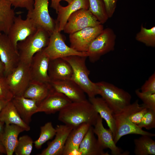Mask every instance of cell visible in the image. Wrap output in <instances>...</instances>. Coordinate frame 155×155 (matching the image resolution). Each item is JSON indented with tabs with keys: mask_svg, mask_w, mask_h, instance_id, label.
I'll return each instance as SVG.
<instances>
[{
	"mask_svg": "<svg viewBox=\"0 0 155 155\" xmlns=\"http://www.w3.org/2000/svg\"><path fill=\"white\" fill-rule=\"evenodd\" d=\"M98 115L92 104L86 99L72 102L59 111L58 119L74 128L83 123L94 126Z\"/></svg>",
	"mask_w": 155,
	"mask_h": 155,
	"instance_id": "cell-1",
	"label": "cell"
},
{
	"mask_svg": "<svg viewBox=\"0 0 155 155\" xmlns=\"http://www.w3.org/2000/svg\"><path fill=\"white\" fill-rule=\"evenodd\" d=\"M144 105L140 104L138 100L130 103L120 112L113 113L116 132L114 140L116 144L123 136L130 134L147 135L150 137L154 136V133L145 131L137 125L133 123L129 120V117L133 113L142 108Z\"/></svg>",
	"mask_w": 155,
	"mask_h": 155,
	"instance_id": "cell-2",
	"label": "cell"
},
{
	"mask_svg": "<svg viewBox=\"0 0 155 155\" xmlns=\"http://www.w3.org/2000/svg\"><path fill=\"white\" fill-rule=\"evenodd\" d=\"M86 56L73 55L62 57L71 65L73 70L71 80L75 82L81 88L89 98L98 95L96 83L89 79L90 71L86 63Z\"/></svg>",
	"mask_w": 155,
	"mask_h": 155,
	"instance_id": "cell-3",
	"label": "cell"
},
{
	"mask_svg": "<svg viewBox=\"0 0 155 155\" xmlns=\"http://www.w3.org/2000/svg\"><path fill=\"white\" fill-rule=\"evenodd\" d=\"M99 95L112 110L117 113L131 103V96L127 92L104 81L96 83Z\"/></svg>",
	"mask_w": 155,
	"mask_h": 155,
	"instance_id": "cell-4",
	"label": "cell"
},
{
	"mask_svg": "<svg viewBox=\"0 0 155 155\" xmlns=\"http://www.w3.org/2000/svg\"><path fill=\"white\" fill-rule=\"evenodd\" d=\"M50 35L45 30L39 28L34 34L18 42L17 48L20 61L30 65L34 55L47 46Z\"/></svg>",
	"mask_w": 155,
	"mask_h": 155,
	"instance_id": "cell-5",
	"label": "cell"
},
{
	"mask_svg": "<svg viewBox=\"0 0 155 155\" xmlns=\"http://www.w3.org/2000/svg\"><path fill=\"white\" fill-rule=\"evenodd\" d=\"M116 36L113 30L108 28L91 43L86 53L90 61L94 63L103 55L114 50Z\"/></svg>",
	"mask_w": 155,
	"mask_h": 155,
	"instance_id": "cell-6",
	"label": "cell"
},
{
	"mask_svg": "<svg viewBox=\"0 0 155 155\" xmlns=\"http://www.w3.org/2000/svg\"><path fill=\"white\" fill-rule=\"evenodd\" d=\"M49 0H34L33 8L28 11L26 17L30 19L38 29L41 28L51 34L56 28V21L49 11Z\"/></svg>",
	"mask_w": 155,
	"mask_h": 155,
	"instance_id": "cell-7",
	"label": "cell"
},
{
	"mask_svg": "<svg viewBox=\"0 0 155 155\" xmlns=\"http://www.w3.org/2000/svg\"><path fill=\"white\" fill-rule=\"evenodd\" d=\"M29 67L20 61L13 71L5 77L14 96H22L31 80Z\"/></svg>",
	"mask_w": 155,
	"mask_h": 155,
	"instance_id": "cell-8",
	"label": "cell"
},
{
	"mask_svg": "<svg viewBox=\"0 0 155 155\" xmlns=\"http://www.w3.org/2000/svg\"><path fill=\"white\" fill-rule=\"evenodd\" d=\"M56 27L50 35L49 43L43 50L50 59L73 55L86 56V52L77 51L67 46L60 33Z\"/></svg>",
	"mask_w": 155,
	"mask_h": 155,
	"instance_id": "cell-9",
	"label": "cell"
},
{
	"mask_svg": "<svg viewBox=\"0 0 155 155\" xmlns=\"http://www.w3.org/2000/svg\"><path fill=\"white\" fill-rule=\"evenodd\" d=\"M101 24L88 9H80L72 13L68 18L63 30L69 34L88 27Z\"/></svg>",
	"mask_w": 155,
	"mask_h": 155,
	"instance_id": "cell-10",
	"label": "cell"
},
{
	"mask_svg": "<svg viewBox=\"0 0 155 155\" xmlns=\"http://www.w3.org/2000/svg\"><path fill=\"white\" fill-rule=\"evenodd\" d=\"M102 24L88 27L69 34L70 47L80 52H86L92 41L103 30Z\"/></svg>",
	"mask_w": 155,
	"mask_h": 155,
	"instance_id": "cell-11",
	"label": "cell"
},
{
	"mask_svg": "<svg viewBox=\"0 0 155 155\" xmlns=\"http://www.w3.org/2000/svg\"><path fill=\"white\" fill-rule=\"evenodd\" d=\"M0 58L5 67V76L18 65L20 58L17 49L7 35L0 32Z\"/></svg>",
	"mask_w": 155,
	"mask_h": 155,
	"instance_id": "cell-12",
	"label": "cell"
},
{
	"mask_svg": "<svg viewBox=\"0 0 155 155\" xmlns=\"http://www.w3.org/2000/svg\"><path fill=\"white\" fill-rule=\"evenodd\" d=\"M37 29L30 19L26 17L24 20L20 15H19L15 16L7 35L12 43L17 48L18 42L35 33Z\"/></svg>",
	"mask_w": 155,
	"mask_h": 155,
	"instance_id": "cell-13",
	"label": "cell"
},
{
	"mask_svg": "<svg viewBox=\"0 0 155 155\" xmlns=\"http://www.w3.org/2000/svg\"><path fill=\"white\" fill-rule=\"evenodd\" d=\"M50 60L43 49L34 55L29 67L31 80L46 83L50 82L48 74Z\"/></svg>",
	"mask_w": 155,
	"mask_h": 155,
	"instance_id": "cell-14",
	"label": "cell"
},
{
	"mask_svg": "<svg viewBox=\"0 0 155 155\" xmlns=\"http://www.w3.org/2000/svg\"><path fill=\"white\" fill-rule=\"evenodd\" d=\"M72 102L63 94L51 88L47 96L38 105L36 113L50 114L60 111Z\"/></svg>",
	"mask_w": 155,
	"mask_h": 155,
	"instance_id": "cell-15",
	"label": "cell"
},
{
	"mask_svg": "<svg viewBox=\"0 0 155 155\" xmlns=\"http://www.w3.org/2000/svg\"><path fill=\"white\" fill-rule=\"evenodd\" d=\"M93 131L97 136V140L100 145L104 149L109 148L113 155H127L128 152H123L115 143L113 134L109 129L104 127L102 123V119L99 115L96 123L94 126Z\"/></svg>",
	"mask_w": 155,
	"mask_h": 155,
	"instance_id": "cell-16",
	"label": "cell"
},
{
	"mask_svg": "<svg viewBox=\"0 0 155 155\" xmlns=\"http://www.w3.org/2000/svg\"><path fill=\"white\" fill-rule=\"evenodd\" d=\"M51 89L62 93L72 102H78L86 100L85 93L75 82L71 79L51 81Z\"/></svg>",
	"mask_w": 155,
	"mask_h": 155,
	"instance_id": "cell-17",
	"label": "cell"
},
{
	"mask_svg": "<svg viewBox=\"0 0 155 155\" xmlns=\"http://www.w3.org/2000/svg\"><path fill=\"white\" fill-rule=\"evenodd\" d=\"M73 127L66 125H57L55 137L49 143L47 147L39 155H62L65 143L69 133Z\"/></svg>",
	"mask_w": 155,
	"mask_h": 155,
	"instance_id": "cell-18",
	"label": "cell"
},
{
	"mask_svg": "<svg viewBox=\"0 0 155 155\" xmlns=\"http://www.w3.org/2000/svg\"><path fill=\"white\" fill-rule=\"evenodd\" d=\"M88 0H73L66 6L59 5L57 13V16L56 21V27L60 32L63 31L70 16L80 9H88Z\"/></svg>",
	"mask_w": 155,
	"mask_h": 155,
	"instance_id": "cell-19",
	"label": "cell"
},
{
	"mask_svg": "<svg viewBox=\"0 0 155 155\" xmlns=\"http://www.w3.org/2000/svg\"><path fill=\"white\" fill-rule=\"evenodd\" d=\"M91 126L83 123L72 130L67 137L62 155H78L80 145Z\"/></svg>",
	"mask_w": 155,
	"mask_h": 155,
	"instance_id": "cell-20",
	"label": "cell"
},
{
	"mask_svg": "<svg viewBox=\"0 0 155 155\" xmlns=\"http://www.w3.org/2000/svg\"><path fill=\"white\" fill-rule=\"evenodd\" d=\"M73 73L71 65L63 58L50 59L48 74L51 81L71 79Z\"/></svg>",
	"mask_w": 155,
	"mask_h": 155,
	"instance_id": "cell-21",
	"label": "cell"
},
{
	"mask_svg": "<svg viewBox=\"0 0 155 155\" xmlns=\"http://www.w3.org/2000/svg\"><path fill=\"white\" fill-rule=\"evenodd\" d=\"M91 126L80 145L78 155H110L105 152L95 135Z\"/></svg>",
	"mask_w": 155,
	"mask_h": 155,
	"instance_id": "cell-22",
	"label": "cell"
},
{
	"mask_svg": "<svg viewBox=\"0 0 155 155\" xmlns=\"http://www.w3.org/2000/svg\"><path fill=\"white\" fill-rule=\"evenodd\" d=\"M11 101L21 118L29 125L32 116L36 113L38 106L36 102L23 96H14Z\"/></svg>",
	"mask_w": 155,
	"mask_h": 155,
	"instance_id": "cell-23",
	"label": "cell"
},
{
	"mask_svg": "<svg viewBox=\"0 0 155 155\" xmlns=\"http://www.w3.org/2000/svg\"><path fill=\"white\" fill-rule=\"evenodd\" d=\"M25 131L22 127L17 125H5L0 140L4 146L7 155H12L18 141V136Z\"/></svg>",
	"mask_w": 155,
	"mask_h": 155,
	"instance_id": "cell-24",
	"label": "cell"
},
{
	"mask_svg": "<svg viewBox=\"0 0 155 155\" xmlns=\"http://www.w3.org/2000/svg\"><path fill=\"white\" fill-rule=\"evenodd\" d=\"M89 101L100 116L106 121L114 138L116 128L113 113L105 101L101 97H94L89 98Z\"/></svg>",
	"mask_w": 155,
	"mask_h": 155,
	"instance_id": "cell-25",
	"label": "cell"
},
{
	"mask_svg": "<svg viewBox=\"0 0 155 155\" xmlns=\"http://www.w3.org/2000/svg\"><path fill=\"white\" fill-rule=\"evenodd\" d=\"M50 89L49 83L31 80L22 96L35 100L38 106L48 95Z\"/></svg>",
	"mask_w": 155,
	"mask_h": 155,
	"instance_id": "cell-26",
	"label": "cell"
},
{
	"mask_svg": "<svg viewBox=\"0 0 155 155\" xmlns=\"http://www.w3.org/2000/svg\"><path fill=\"white\" fill-rule=\"evenodd\" d=\"M0 119L5 125L13 124L28 131L30 127L22 119L11 101L8 102L0 112Z\"/></svg>",
	"mask_w": 155,
	"mask_h": 155,
	"instance_id": "cell-27",
	"label": "cell"
},
{
	"mask_svg": "<svg viewBox=\"0 0 155 155\" xmlns=\"http://www.w3.org/2000/svg\"><path fill=\"white\" fill-rule=\"evenodd\" d=\"M8 0H0V32L7 35L15 17Z\"/></svg>",
	"mask_w": 155,
	"mask_h": 155,
	"instance_id": "cell-28",
	"label": "cell"
},
{
	"mask_svg": "<svg viewBox=\"0 0 155 155\" xmlns=\"http://www.w3.org/2000/svg\"><path fill=\"white\" fill-rule=\"evenodd\" d=\"M134 140L135 155H155V142L151 137L147 135H141Z\"/></svg>",
	"mask_w": 155,
	"mask_h": 155,
	"instance_id": "cell-29",
	"label": "cell"
},
{
	"mask_svg": "<svg viewBox=\"0 0 155 155\" xmlns=\"http://www.w3.org/2000/svg\"><path fill=\"white\" fill-rule=\"evenodd\" d=\"M88 9L101 24H103L109 18L107 14L103 0H88Z\"/></svg>",
	"mask_w": 155,
	"mask_h": 155,
	"instance_id": "cell-30",
	"label": "cell"
},
{
	"mask_svg": "<svg viewBox=\"0 0 155 155\" xmlns=\"http://www.w3.org/2000/svg\"><path fill=\"white\" fill-rule=\"evenodd\" d=\"M56 133V128L53 127L51 122H48L40 127L39 137L34 142L35 147L37 149L40 148L44 143L55 135Z\"/></svg>",
	"mask_w": 155,
	"mask_h": 155,
	"instance_id": "cell-31",
	"label": "cell"
},
{
	"mask_svg": "<svg viewBox=\"0 0 155 155\" xmlns=\"http://www.w3.org/2000/svg\"><path fill=\"white\" fill-rule=\"evenodd\" d=\"M135 38L146 46L152 47L155 46V27L150 29L144 27L141 25L140 31L136 34Z\"/></svg>",
	"mask_w": 155,
	"mask_h": 155,
	"instance_id": "cell-32",
	"label": "cell"
},
{
	"mask_svg": "<svg viewBox=\"0 0 155 155\" xmlns=\"http://www.w3.org/2000/svg\"><path fill=\"white\" fill-rule=\"evenodd\" d=\"M34 142L28 135H24L18 139L14 151L16 155H30L31 153Z\"/></svg>",
	"mask_w": 155,
	"mask_h": 155,
	"instance_id": "cell-33",
	"label": "cell"
},
{
	"mask_svg": "<svg viewBox=\"0 0 155 155\" xmlns=\"http://www.w3.org/2000/svg\"><path fill=\"white\" fill-rule=\"evenodd\" d=\"M138 126L148 130L155 128V111L148 108Z\"/></svg>",
	"mask_w": 155,
	"mask_h": 155,
	"instance_id": "cell-34",
	"label": "cell"
},
{
	"mask_svg": "<svg viewBox=\"0 0 155 155\" xmlns=\"http://www.w3.org/2000/svg\"><path fill=\"white\" fill-rule=\"evenodd\" d=\"M135 93L142 101L145 107L155 111V94L145 93L142 92L140 90H135Z\"/></svg>",
	"mask_w": 155,
	"mask_h": 155,
	"instance_id": "cell-35",
	"label": "cell"
},
{
	"mask_svg": "<svg viewBox=\"0 0 155 155\" xmlns=\"http://www.w3.org/2000/svg\"><path fill=\"white\" fill-rule=\"evenodd\" d=\"M13 97L5 77L0 76V100L8 102L11 101Z\"/></svg>",
	"mask_w": 155,
	"mask_h": 155,
	"instance_id": "cell-36",
	"label": "cell"
},
{
	"mask_svg": "<svg viewBox=\"0 0 155 155\" xmlns=\"http://www.w3.org/2000/svg\"><path fill=\"white\" fill-rule=\"evenodd\" d=\"M142 92L155 94V73L154 72L146 80L140 90Z\"/></svg>",
	"mask_w": 155,
	"mask_h": 155,
	"instance_id": "cell-37",
	"label": "cell"
},
{
	"mask_svg": "<svg viewBox=\"0 0 155 155\" xmlns=\"http://www.w3.org/2000/svg\"><path fill=\"white\" fill-rule=\"evenodd\" d=\"M12 6L15 8H25L28 11L32 10L34 0H8Z\"/></svg>",
	"mask_w": 155,
	"mask_h": 155,
	"instance_id": "cell-38",
	"label": "cell"
},
{
	"mask_svg": "<svg viewBox=\"0 0 155 155\" xmlns=\"http://www.w3.org/2000/svg\"><path fill=\"white\" fill-rule=\"evenodd\" d=\"M148 109L144 105L142 108L135 111L129 116V120L133 124L138 126Z\"/></svg>",
	"mask_w": 155,
	"mask_h": 155,
	"instance_id": "cell-39",
	"label": "cell"
},
{
	"mask_svg": "<svg viewBox=\"0 0 155 155\" xmlns=\"http://www.w3.org/2000/svg\"><path fill=\"white\" fill-rule=\"evenodd\" d=\"M118 0H103L108 18L113 16L116 8Z\"/></svg>",
	"mask_w": 155,
	"mask_h": 155,
	"instance_id": "cell-40",
	"label": "cell"
},
{
	"mask_svg": "<svg viewBox=\"0 0 155 155\" xmlns=\"http://www.w3.org/2000/svg\"><path fill=\"white\" fill-rule=\"evenodd\" d=\"M60 4L59 0H51V7L57 11L58 6Z\"/></svg>",
	"mask_w": 155,
	"mask_h": 155,
	"instance_id": "cell-41",
	"label": "cell"
},
{
	"mask_svg": "<svg viewBox=\"0 0 155 155\" xmlns=\"http://www.w3.org/2000/svg\"><path fill=\"white\" fill-rule=\"evenodd\" d=\"M0 76H5V67L4 65L0 58Z\"/></svg>",
	"mask_w": 155,
	"mask_h": 155,
	"instance_id": "cell-42",
	"label": "cell"
},
{
	"mask_svg": "<svg viewBox=\"0 0 155 155\" xmlns=\"http://www.w3.org/2000/svg\"><path fill=\"white\" fill-rule=\"evenodd\" d=\"M4 122L0 119V139L3 133L5 127L4 126Z\"/></svg>",
	"mask_w": 155,
	"mask_h": 155,
	"instance_id": "cell-43",
	"label": "cell"
},
{
	"mask_svg": "<svg viewBox=\"0 0 155 155\" xmlns=\"http://www.w3.org/2000/svg\"><path fill=\"white\" fill-rule=\"evenodd\" d=\"M0 153L6 154L5 149L0 140Z\"/></svg>",
	"mask_w": 155,
	"mask_h": 155,
	"instance_id": "cell-44",
	"label": "cell"
},
{
	"mask_svg": "<svg viewBox=\"0 0 155 155\" xmlns=\"http://www.w3.org/2000/svg\"><path fill=\"white\" fill-rule=\"evenodd\" d=\"M8 102L0 100V112Z\"/></svg>",
	"mask_w": 155,
	"mask_h": 155,
	"instance_id": "cell-45",
	"label": "cell"
},
{
	"mask_svg": "<svg viewBox=\"0 0 155 155\" xmlns=\"http://www.w3.org/2000/svg\"><path fill=\"white\" fill-rule=\"evenodd\" d=\"M73 0H59V1L60 2L61 1H66L68 4H69L71 3Z\"/></svg>",
	"mask_w": 155,
	"mask_h": 155,
	"instance_id": "cell-46",
	"label": "cell"
}]
</instances>
